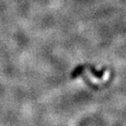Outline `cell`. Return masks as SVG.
I'll list each match as a JSON object with an SVG mask.
<instances>
[{"mask_svg":"<svg viewBox=\"0 0 126 126\" xmlns=\"http://www.w3.org/2000/svg\"><path fill=\"white\" fill-rule=\"evenodd\" d=\"M86 75H87V76L89 77V80H90L92 82H94V83H102V82H104V81H106L107 80L109 79V76H110V72H109V71L104 72V74H103V76H102L101 79L94 77L92 74H90V72H89V70H86Z\"/></svg>","mask_w":126,"mask_h":126,"instance_id":"6da1fadb","label":"cell"}]
</instances>
